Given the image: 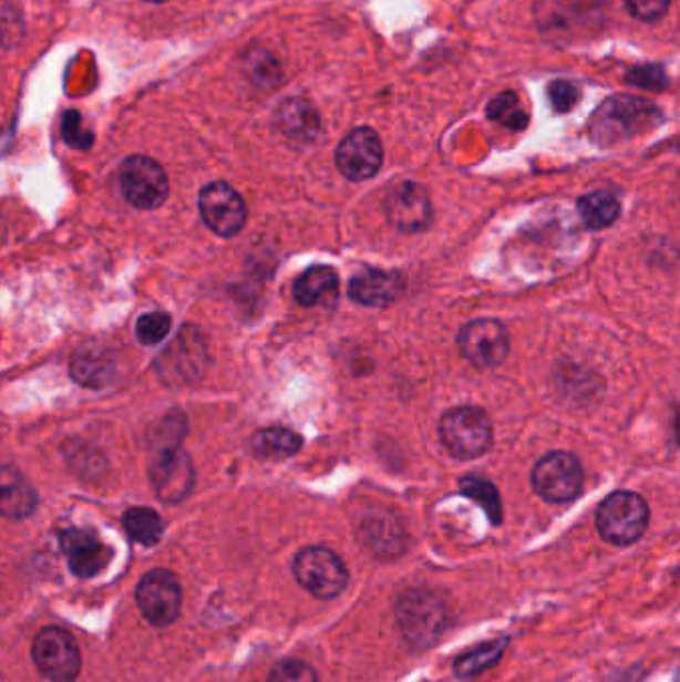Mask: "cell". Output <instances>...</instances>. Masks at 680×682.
Segmentation results:
<instances>
[{"label": "cell", "instance_id": "13", "mask_svg": "<svg viewBox=\"0 0 680 682\" xmlns=\"http://www.w3.org/2000/svg\"><path fill=\"white\" fill-rule=\"evenodd\" d=\"M152 487L164 503H181L194 487V465L190 455L178 445L164 447L152 463Z\"/></svg>", "mask_w": 680, "mask_h": 682}, {"label": "cell", "instance_id": "17", "mask_svg": "<svg viewBox=\"0 0 680 682\" xmlns=\"http://www.w3.org/2000/svg\"><path fill=\"white\" fill-rule=\"evenodd\" d=\"M37 507V493L19 469L4 465L0 473V509L11 519H24Z\"/></svg>", "mask_w": 680, "mask_h": 682}, {"label": "cell", "instance_id": "21", "mask_svg": "<svg viewBox=\"0 0 680 682\" xmlns=\"http://www.w3.org/2000/svg\"><path fill=\"white\" fill-rule=\"evenodd\" d=\"M579 216L589 230H605L619 218L620 204L615 194L607 190L590 192L580 198Z\"/></svg>", "mask_w": 680, "mask_h": 682}, {"label": "cell", "instance_id": "2", "mask_svg": "<svg viewBox=\"0 0 680 682\" xmlns=\"http://www.w3.org/2000/svg\"><path fill=\"white\" fill-rule=\"evenodd\" d=\"M441 442L457 459H477L490 452L493 443V425L487 413L473 407H453L441 417Z\"/></svg>", "mask_w": 680, "mask_h": 682}, {"label": "cell", "instance_id": "26", "mask_svg": "<svg viewBox=\"0 0 680 682\" xmlns=\"http://www.w3.org/2000/svg\"><path fill=\"white\" fill-rule=\"evenodd\" d=\"M460 487L465 497H470L477 505H481V509L487 513V517L495 527L503 523V503H501L499 492L493 483L480 479V477H463Z\"/></svg>", "mask_w": 680, "mask_h": 682}, {"label": "cell", "instance_id": "33", "mask_svg": "<svg viewBox=\"0 0 680 682\" xmlns=\"http://www.w3.org/2000/svg\"><path fill=\"white\" fill-rule=\"evenodd\" d=\"M148 2H166V0H148Z\"/></svg>", "mask_w": 680, "mask_h": 682}, {"label": "cell", "instance_id": "14", "mask_svg": "<svg viewBox=\"0 0 680 682\" xmlns=\"http://www.w3.org/2000/svg\"><path fill=\"white\" fill-rule=\"evenodd\" d=\"M391 224L401 231H423L431 224L433 210L427 192L415 182L395 184L383 202Z\"/></svg>", "mask_w": 680, "mask_h": 682}, {"label": "cell", "instance_id": "29", "mask_svg": "<svg viewBox=\"0 0 680 682\" xmlns=\"http://www.w3.org/2000/svg\"><path fill=\"white\" fill-rule=\"evenodd\" d=\"M268 682H318V674L308 662L281 661L271 669Z\"/></svg>", "mask_w": 680, "mask_h": 682}, {"label": "cell", "instance_id": "25", "mask_svg": "<svg viewBox=\"0 0 680 682\" xmlns=\"http://www.w3.org/2000/svg\"><path fill=\"white\" fill-rule=\"evenodd\" d=\"M490 121L503 124L511 131H525L529 124V114L521 106L519 96L513 91L501 92L487 104Z\"/></svg>", "mask_w": 680, "mask_h": 682}, {"label": "cell", "instance_id": "19", "mask_svg": "<svg viewBox=\"0 0 680 682\" xmlns=\"http://www.w3.org/2000/svg\"><path fill=\"white\" fill-rule=\"evenodd\" d=\"M250 450L260 459H286L301 450V437L286 427H268L254 433Z\"/></svg>", "mask_w": 680, "mask_h": 682}, {"label": "cell", "instance_id": "28", "mask_svg": "<svg viewBox=\"0 0 680 682\" xmlns=\"http://www.w3.org/2000/svg\"><path fill=\"white\" fill-rule=\"evenodd\" d=\"M62 138L76 151H89L94 142V134L84 126L79 112L69 111L62 116Z\"/></svg>", "mask_w": 680, "mask_h": 682}, {"label": "cell", "instance_id": "7", "mask_svg": "<svg viewBox=\"0 0 680 682\" xmlns=\"http://www.w3.org/2000/svg\"><path fill=\"white\" fill-rule=\"evenodd\" d=\"M530 483L535 493L545 502H573L583 489V467L573 453H547L533 467Z\"/></svg>", "mask_w": 680, "mask_h": 682}, {"label": "cell", "instance_id": "24", "mask_svg": "<svg viewBox=\"0 0 680 682\" xmlns=\"http://www.w3.org/2000/svg\"><path fill=\"white\" fill-rule=\"evenodd\" d=\"M71 373L74 382L81 383L84 388L99 390L111 383L114 363L96 353H79L72 360Z\"/></svg>", "mask_w": 680, "mask_h": 682}, {"label": "cell", "instance_id": "32", "mask_svg": "<svg viewBox=\"0 0 680 682\" xmlns=\"http://www.w3.org/2000/svg\"><path fill=\"white\" fill-rule=\"evenodd\" d=\"M635 19L642 22L660 21L669 11L670 0H625Z\"/></svg>", "mask_w": 680, "mask_h": 682}, {"label": "cell", "instance_id": "11", "mask_svg": "<svg viewBox=\"0 0 680 682\" xmlns=\"http://www.w3.org/2000/svg\"><path fill=\"white\" fill-rule=\"evenodd\" d=\"M198 204H200L202 220L221 238H231L240 234L248 218L244 198L226 182L208 184L200 192Z\"/></svg>", "mask_w": 680, "mask_h": 682}, {"label": "cell", "instance_id": "27", "mask_svg": "<svg viewBox=\"0 0 680 682\" xmlns=\"http://www.w3.org/2000/svg\"><path fill=\"white\" fill-rule=\"evenodd\" d=\"M172 320L168 313L164 311H151L144 313L136 321V338L144 345H156L164 341V338L171 333Z\"/></svg>", "mask_w": 680, "mask_h": 682}, {"label": "cell", "instance_id": "18", "mask_svg": "<svg viewBox=\"0 0 680 682\" xmlns=\"http://www.w3.org/2000/svg\"><path fill=\"white\" fill-rule=\"evenodd\" d=\"M293 298L303 308H313L338 298V273L330 266H313L293 283Z\"/></svg>", "mask_w": 680, "mask_h": 682}, {"label": "cell", "instance_id": "5", "mask_svg": "<svg viewBox=\"0 0 680 682\" xmlns=\"http://www.w3.org/2000/svg\"><path fill=\"white\" fill-rule=\"evenodd\" d=\"M293 575L306 591L318 599L338 597L350 581L340 555L328 547H306L293 559Z\"/></svg>", "mask_w": 680, "mask_h": 682}, {"label": "cell", "instance_id": "34", "mask_svg": "<svg viewBox=\"0 0 680 682\" xmlns=\"http://www.w3.org/2000/svg\"><path fill=\"white\" fill-rule=\"evenodd\" d=\"M679 681H680V676H679Z\"/></svg>", "mask_w": 680, "mask_h": 682}, {"label": "cell", "instance_id": "12", "mask_svg": "<svg viewBox=\"0 0 680 682\" xmlns=\"http://www.w3.org/2000/svg\"><path fill=\"white\" fill-rule=\"evenodd\" d=\"M383 162V146L378 132L368 126L348 134L336 151V164L341 174L351 182L373 178Z\"/></svg>", "mask_w": 680, "mask_h": 682}, {"label": "cell", "instance_id": "4", "mask_svg": "<svg viewBox=\"0 0 680 682\" xmlns=\"http://www.w3.org/2000/svg\"><path fill=\"white\" fill-rule=\"evenodd\" d=\"M398 621L413 644L430 647L447 629L450 609L440 595L413 589L398 602Z\"/></svg>", "mask_w": 680, "mask_h": 682}, {"label": "cell", "instance_id": "10", "mask_svg": "<svg viewBox=\"0 0 680 682\" xmlns=\"http://www.w3.org/2000/svg\"><path fill=\"white\" fill-rule=\"evenodd\" d=\"M136 602L152 627H168L181 614V582L174 572L166 569L146 572L138 582Z\"/></svg>", "mask_w": 680, "mask_h": 682}, {"label": "cell", "instance_id": "16", "mask_svg": "<svg viewBox=\"0 0 680 682\" xmlns=\"http://www.w3.org/2000/svg\"><path fill=\"white\" fill-rule=\"evenodd\" d=\"M403 288L405 283L398 271L368 268L350 281V298L368 308H388L400 300Z\"/></svg>", "mask_w": 680, "mask_h": 682}, {"label": "cell", "instance_id": "8", "mask_svg": "<svg viewBox=\"0 0 680 682\" xmlns=\"http://www.w3.org/2000/svg\"><path fill=\"white\" fill-rule=\"evenodd\" d=\"M121 188L134 208L156 210L168 198L171 184L158 162L136 154L122 164Z\"/></svg>", "mask_w": 680, "mask_h": 682}, {"label": "cell", "instance_id": "1", "mask_svg": "<svg viewBox=\"0 0 680 682\" xmlns=\"http://www.w3.org/2000/svg\"><path fill=\"white\" fill-rule=\"evenodd\" d=\"M660 121L662 114L657 104L639 96L615 94L593 114L589 122L590 138L600 146H612L657 128Z\"/></svg>", "mask_w": 680, "mask_h": 682}, {"label": "cell", "instance_id": "15", "mask_svg": "<svg viewBox=\"0 0 680 682\" xmlns=\"http://www.w3.org/2000/svg\"><path fill=\"white\" fill-rule=\"evenodd\" d=\"M61 549L71 571L81 579H91L111 562L112 551L92 531L71 529L61 535Z\"/></svg>", "mask_w": 680, "mask_h": 682}, {"label": "cell", "instance_id": "23", "mask_svg": "<svg viewBox=\"0 0 680 682\" xmlns=\"http://www.w3.org/2000/svg\"><path fill=\"white\" fill-rule=\"evenodd\" d=\"M280 122L284 132L300 142L313 141L320 131L318 114L301 101L286 102L280 112Z\"/></svg>", "mask_w": 680, "mask_h": 682}, {"label": "cell", "instance_id": "20", "mask_svg": "<svg viewBox=\"0 0 680 682\" xmlns=\"http://www.w3.org/2000/svg\"><path fill=\"white\" fill-rule=\"evenodd\" d=\"M509 647L507 637H499L493 641L481 642L480 647L471 649L470 652L461 654L457 661L453 662V672L460 679H473L480 676L481 672L490 671L497 662L503 659V654Z\"/></svg>", "mask_w": 680, "mask_h": 682}, {"label": "cell", "instance_id": "9", "mask_svg": "<svg viewBox=\"0 0 680 682\" xmlns=\"http://www.w3.org/2000/svg\"><path fill=\"white\" fill-rule=\"evenodd\" d=\"M509 341V331L497 320L470 321L457 335L461 355L477 370H491L505 362Z\"/></svg>", "mask_w": 680, "mask_h": 682}, {"label": "cell", "instance_id": "30", "mask_svg": "<svg viewBox=\"0 0 680 682\" xmlns=\"http://www.w3.org/2000/svg\"><path fill=\"white\" fill-rule=\"evenodd\" d=\"M580 92L570 81L557 79L549 84V101L557 112H569L577 106Z\"/></svg>", "mask_w": 680, "mask_h": 682}, {"label": "cell", "instance_id": "31", "mask_svg": "<svg viewBox=\"0 0 680 682\" xmlns=\"http://www.w3.org/2000/svg\"><path fill=\"white\" fill-rule=\"evenodd\" d=\"M627 81L630 84H635V86H639V89H645V91H662V89H667V74H664L660 66H655V64H645V66L632 69L629 72V76H627Z\"/></svg>", "mask_w": 680, "mask_h": 682}, {"label": "cell", "instance_id": "3", "mask_svg": "<svg viewBox=\"0 0 680 682\" xmlns=\"http://www.w3.org/2000/svg\"><path fill=\"white\" fill-rule=\"evenodd\" d=\"M649 527V505L630 492H617L600 503L597 529L610 545L627 547L639 541Z\"/></svg>", "mask_w": 680, "mask_h": 682}, {"label": "cell", "instance_id": "6", "mask_svg": "<svg viewBox=\"0 0 680 682\" xmlns=\"http://www.w3.org/2000/svg\"><path fill=\"white\" fill-rule=\"evenodd\" d=\"M32 661L52 682H72L81 674L82 657L71 632L47 627L32 641Z\"/></svg>", "mask_w": 680, "mask_h": 682}, {"label": "cell", "instance_id": "22", "mask_svg": "<svg viewBox=\"0 0 680 682\" xmlns=\"http://www.w3.org/2000/svg\"><path fill=\"white\" fill-rule=\"evenodd\" d=\"M122 525L132 541L141 542L144 547H154L164 535V521L151 507H132L124 513Z\"/></svg>", "mask_w": 680, "mask_h": 682}]
</instances>
